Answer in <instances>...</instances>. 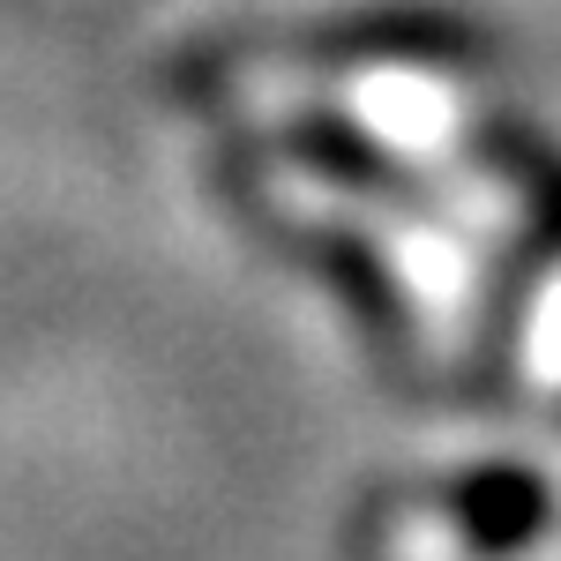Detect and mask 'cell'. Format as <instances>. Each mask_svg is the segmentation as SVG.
Listing matches in <instances>:
<instances>
[{"label":"cell","instance_id":"cell-1","mask_svg":"<svg viewBox=\"0 0 561 561\" xmlns=\"http://www.w3.org/2000/svg\"><path fill=\"white\" fill-rule=\"evenodd\" d=\"M314 68H359V60H427V68H465L494 53V31L457 8H359L337 23H314L293 38Z\"/></svg>","mask_w":561,"mask_h":561},{"label":"cell","instance_id":"cell-2","mask_svg":"<svg viewBox=\"0 0 561 561\" xmlns=\"http://www.w3.org/2000/svg\"><path fill=\"white\" fill-rule=\"evenodd\" d=\"M442 517L457 524V539L479 561H510V554L547 539L554 486L531 472V465H472V472H457L442 486Z\"/></svg>","mask_w":561,"mask_h":561},{"label":"cell","instance_id":"cell-3","mask_svg":"<svg viewBox=\"0 0 561 561\" xmlns=\"http://www.w3.org/2000/svg\"><path fill=\"white\" fill-rule=\"evenodd\" d=\"M285 150L314 165L322 180H337V187H375V195H404V173L389 165L382 150L367 142V135H352L345 121H330V113H307L285 128Z\"/></svg>","mask_w":561,"mask_h":561},{"label":"cell","instance_id":"cell-4","mask_svg":"<svg viewBox=\"0 0 561 561\" xmlns=\"http://www.w3.org/2000/svg\"><path fill=\"white\" fill-rule=\"evenodd\" d=\"M314 248H322L314 262H322V270H330V277H337V285L352 293V307L375 322V337H389V345H397V330H404V300H397L389 270L367 255L359 240H345V232H314Z\"/></svg>","mask_w":561,"mask_h":561},{"label":"cell","instance_id":"cell-5","mask_svg":"<svg viewBox=\"0 0 561 561\" xmlns=\"http://www.w3.org/2000/svg\"><path fill=\"white\" fill-rule=\"evenodd\" d=\"M494 158L517 165V180L531 187V210H539V225H531V255L554 262L561 255V158L539 150V142H524V135H510V128H502V142H494Z\"/></svg>","mask_w":561,"mask_h":561}]
</instances>
